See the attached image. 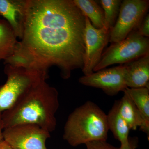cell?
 <instances>
[{
	"label": "cell",
	"mask_w": 149,
	"mask_h": 149,
	"mask_svg": "<svg viewBox=\"0 0 149 149\" xmlns=\"http://www.w3.org/2000/svg\"><path fill=\"white\" fill-rule=\"evenodd\" d=\"M123 92L128 94L141 113L145 122L149 125V88H127Z\"/></svg>",
	"instance_id": "2e32d148"
},
{
	"label": "cell",
	"mask_w": 149,
	"mask_h": 149,
	"mask_svg": "<svg viewBox=\"0 0 149 149\" xmlns=\"http://www.w3.org/2000/svg\"><path fill=\"white\" fill-rule=\"evenodd\" d=\"M7 76L4 84L0 85V114L13 106L25 92L48 75L21 67L5 65Z\"/></svg>",
	"instance_id": "277c9868"
},
{
	"label": "cell",
	"mask_w": 149,
	"mask_h": 149,
	"mask_svg": "<svg viewBox=\"0 0 149 149\" xmlns=\"http://www.w3.org/2000/svg\"><path fill=\"white\" fill-rule=\"evenodd\" d=\"M85 17L73 0H27L23 35L4 65L48 75L56 66L63 79L83 69Z\"/></svg>",
	"instance_id": "6da1fadb"
},
{
	"label": "cell",
	"mask_w": 149,
	"mask_h": 149,
	"mask_svg": "<svg viewBox=\"0 0 149 149\" xmlns=\"http://www.w3.org/2000/svg\"><path fill=\"white\" fill-rule=\"evenodd\" d=\"M87 149H118L107 141H95L85 144Z\"/></svg>",
	"instance_id": "ac0fdd59"
},
{
	"label": "cell",
	"mask_w": 149,
	"mask_h": 149,
	"mask_svg": "<svg viewBox=\"0 0 149 149\" xmlns=\"http://www.w3.org/2000/svg\"><path fill=\"white\" fill-rule=\"evenodd\" d=\"M118 102V111L130 129L135 130L139 127L143 132L149 134V125L145 122L142 115L128 94L125 92Z\"/></svg>",
	"instance_id": "7c38bea8"
},
{
	"label": "cell",
	"mask_w": 149,
	"mask_h": 149,
	"mask_svg": "<svg viewBox=\"0 0 149 149\" xmlns=\"http://www.w3.org/2000/svg\"><path fill=\"white\" fill-rule=\"evenodd\" d=\"M1 18H0V20H1Z\"/></svg>",
	"instance_id": "603a6c76"
},
{
	"label": "cell",
	"mask_w": 149,
	"mask_h": 149,
	"mask_svg": "<svg viewBox=\"0 0 149 149\" xmlns=\"http://www.w3.org/2000/svg\"><path fill=\"white\" fill-rule=\"evenodd\" d=\"M122 1L120 0H101L102 8L104 15V27L111 30L114 27L119 14Z\"/></svg>",
	"instance_id": "e0dca14e"
},
{
	"label": "cell",
	"mask_w": 149,
	"mask_h": 149,
	"mask_svg": "<svg viewBox=\"0 0 149 149\" xmlns=\"http://www.w3.org/2000/svg\"><path fill=\"white\" fill-rule=\"evenodd\" d=\"M0 149H12L4 140L0 141Z\"/></svg>",
	"instance_id": "44dd1931"
},
{
	"label": "cell",
	"mask_w": 149,
	"mask_h": 149,
	"mask_svg": "<svg viewBox=\"0 0 149 149\" xmlns=\"http://www.w3.org/2000/svg\"><path fill=\"white\" fill-rule=\"evenodd\" d=\"M42 79L32 86L10 109L1 114L3 129L22 124L39 125L50 133L56 126L58 93Z\"/></svg>",
	"instance_id": "7a4b0ae2"
},
{
	"label": "cell",
	"mask_w": 149,
	"mask_h": 149,
	"mask_svg": "<svg viewBox=\"0 0 149 149\" xmlns=\"http://www.w3.org/2000/svg\"><path fill=\"white\" fill-rule=\"evenodd\" d=\"M149 6L148 0L122 1L117 20L110 32L109 42L112 44L122 41L136 30L147 14Z\"/></svg>",
	"instance_id": "8992f818"
},
{
	"label": "cell",
	"mask_w": 149,
	"mask_h": 149,
	"mask_svg": "<svg viewBox=\"0 0 149 149\" xmlns=\"http://www.w3.org/2000/svg\"><path fill=\"white\" fill-rule=\"evenodd\" d=\"M109 130L116 139L120 142V145H125L129 141L130 129L118 111V102L116 101L111 109L107 115Z\"/></svg>",
	"instance_id": "4fadbf2b"
},
{
	"label": "cell",
	"mask_w": 149,
	"mask_h": 149,
	"mask_svg": "<svg viewBox=\"0 0 149 149\" xmlns=\"http://www.w3.org/2000/svg\"><path fill=\"white\" fill-rule=\"evenodd\" d=\"M3 137L12 149H47L50 133L35 124H22L4 129Z\"/></svg>",
	"instance_id": "52a82bcc"
},
{
	"label": "cell",
	"mask_w": 149,
	"mask_h": 149,
	"mask_svg": "<svg viewBox=\"0 0 149 149\" xmlns=\"http://www.w3.org/2000/svg\"><path fill=\"white\" fill-rule=\"evenodd\" d=\"M1 114H0V141L3 140V128L2 122L1 118Z\"/></svg>",
	"instance_id": "7402d4cb"
},
{
	"label": "cell",
	"mask_w": 149,
	"mask_h": 149,
	"mask_svg": "<svg viewBox=\"0 0 149 149\" xmlns=\"http://www.w3.org/2000/svg\"><path fill=\"white\" fill-rule=\"evenodd\" d=\"M123 65L127 88H149V54Z\"/></svg>",
	"instance_id": "8fae6325"
},
{
	"label": "cell",
	"mask_w": 149,
	"mask_h": 149,
	"mask_svg": "<svg viewBox=\"0 0 149 149\" xmlns=\"http://www.w3.org/2000/svg\"><path fill=\"white\" fill-rule=\"evenodd\" d=\"M138 146V140L137 138H129V141L127 144L120 145V148L118 149H136Z\"/></svg>",
	"instance_id": "ffe728a7"
},
{
	"label": "cell",
	"mask_w": 149,
	"mask_h": 149,
	"mask_svg": "<svg viewBox=\"0 0 149 149\" xmlns=\"http://www.w3.org/2000/svg\"><path fill=\"white\" fill-rule=\"evenodd\" d=\"M78 81L85 86L101 89L111 96L116 95L120 91L123 92L127 88L124 80L123 64L84 75Z\"/></svg>",
	"instance_id": "9c48e42d"
},
{
	"label": "cell",
	"mask_w": 149,
	"mask_h": 149,
	"mask_svg": "<svg viewBox=\"0 0 149 149\" xmlns=\"http://www.w3.org/2000/svg\"><path fill=\"white\" fill-rule=\"evenodd\" d=\"M139 35L143 37H149V15L147 13L143 20L141 22L139 26L136 29Z\"/></svg>",
	"instance_id": "d6986e66"
},
{
	"label": "cell",
	"mask_w": 149,
	"mask_h": 149,
	"mask_svg": "<svg viewBox=\"0 0 149 149\" xmlns=\"http://www.w3.org/2000/svg\"><path fill=\"white\" fill-rule=\"evenodd\" d=\"M109 129L107 114L96 104L88 101L69 115L63 139L76 147L95 141H107Z\"/></svg>",
	"instance_id": "3957f363"
},
{
	"label": "cell",
	"mask_w": 149,
	"mask_h": 149,
	"mask_svg": "<svg viewBox=\"0 0 149 149\" xmlns=\"http://www.w3.org/2000/svg\"><path fill=\"white\" fill-rule=\"evenodd\" d=\"M110 30L104 27L97 29L85 17V53L82 69L84 75L92 74L100 61L104 48L109 42Z\"/></svg>",
	"instance_id": "ba28073f"
},
{
	"label": "cell",
	"mask_w": 149,
	"mask_h": 149,
	"mask_svg": "<svg viewBox=\"0 0 149 149\" xmlns=\"http://www.w3.org/2000/svg\"><path fill=\"white\" fill-rule=\"evenodd\" d=\"M149 54V39L133 30L124 40L112 43L103 53L93 72L115 64H125Z\"/></svg>",
	"instance_id": "5b68a950"
},
{
	"label": "cell",
	"mask_w": 149,
	"mask_h": 149,
	"mask_svg": "<svg viewBox=\"0 0 149 149\" xmlns=\"http://www.w3.org/2000/svg\"><path fill=\"white\" fill-rule=\"evenodd\" d=\"M10 25L4 19L0 20V61L13 54L18 41Z\"/></svg>",
	"instance_id": "9a60e30c"
},
{
	"label": "cell",
	"mask_w": 149,
	"mask_h": 149,
	"mask_svg": "<svg viewBox=\"0 0 149 149\" xmlns=\"http://www.w3.org/2000/svg\"><path fill=\"white\" fill-rule=\"evenodd\" d=\"M73 2L80 9L83 15L89 19L92 25L97 29L104 26L103 10L93 0H73Z\"/></svg>",
	"instance_id": "5bb4252c"
},
{
	"label": "cell",
	"mask_w": 149,
	"mask_h": 149,
	"mask_svg": "<svg viewBox=\"0 0 149 149\" xmlns=\"http://www.w3.org/2000/svg\"><path fill=\"white\" fill-rule=\"evenodd\" d=\"M27 0H0V15L8 22L17 38L22 39Z\"/></svg>",
	"instance_id": "30bf717a"
}]
</instances>
